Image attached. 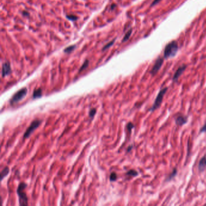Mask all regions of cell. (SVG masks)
<instances>
[{
    "label": "cell",
    "mask_w": 206,
    "mask_h": 206,
    "mask_svg": "<svg viewBox=\"0 0 206 206\" xmlns=\"http://www.w3.org/2000/svg\"><path fill=\"white\" fill-rule=\"evenodd\" d=\"M178 50V44L175 41H171L166 45L164 51V58L165 59H169L170 58H173L176 55Z\"/></svg>",
    "instance_id": "cell-1"
},
{
    "label": "cell",
    "mask_w": 206,
    "mask_h": 206,
    "mask_svg": "<svg viewBox=\"0 0 206 206\" xmlns=\"http://www.w3.org/2000/svg\"><path fill=\"white\" fill-rule=\"evenodd\" d=\"M27 184L24 183L20 184L17 189V193L19 196V200H20V204L21 205H27L28 204V198L26 193L24 192V189L26 188Z\"/></svg>",
    "instance_id": "cell-2"
},
{
    "label": "cell",
    "mask_w": 206,
    "mask_h": 206,
    "mask_svg": "<svg viewBox=\"0 0 206 206\" xmlns=\"http://www.w3.org/2000/svg\"><path fill=\"white\" fill-rule=\"evenodd\" d=\"M167 89H168L167 87H165V88L161 89V90L160 91V92L159 93V94H158L157 96V97H156V99L155 100V102H154V103L153 106L151 108H150V109H149L150 111L154 112L155 111V110L157 109L158 108H159L160 106H161L162 102H163L164 95H165L166 93L167 92Z\"/></svg>",
    "instance_id": "cell-3"
},
{
    "label": "cell",
    "mask_w": 206,
    "mask_h": 206,
    "mask_svg": "<svg viewBox=\"0 0 206 206\" xmlns=\"http://www.w3.org/2000/svg\"><path fill=\"white\" fill-rule=\"evenodd\" d=\"M27 93V89L26 88L21 89L20 91H18L17 93L15 94V95L12 97L11 100H10V103L11 104H14L21 100L26 97Z\"/></svg>",
    "instance_id": "cell-4"
},
{
    "label": "cell",
    "mask_w": 206,
    "mask_h": 206,
    "mask_svg": "<svg viewBox=\"0 0 206 206\" xmlns=\"http://www.w3.org/2000/svg\"><path fill=\"white\" fill-rule=\"evenodd\" d=\"M41 123V121L39 120H35L33 121L32 123H31L30 126L27 128V130H26V132L24 134V138H27L28 137L30 136V135L32 134V132L34 131L40 125Z\"/></svg>",
    "instance_id": "cell-5"
},
{
    "label": "cell",
    "mask_w": 206,
    "mask_h": 206,
    "mask_svg": "<svg viewBox=\"0 0 206 206\" xmlns=\"http://www.w3.org/2000/svg\"><path fill=\"white\" fill-rule=\"evenodd\" d=\"M163 58L159 57L157 59V61H155V64L154 65L151 72H150L152 76H155V75L157 73L158 71H159L160 70V68H161L162 65H163Z\"/></svg>",
    "instance_id": "cell-6"
},
{
    "label": "cell",
    "mask_w": 206,
    "mask_h": 206,
    "mask_svg": "<svg viewBox=\"0 0 206 206\" xmlns=\"http://www.w3.org/2000/svg\"><path fill=\"white\" fill-rule=\"evenodd\" d=\"M11 73V66L9 62H4L3 64V68H2V75L3 77L7 76Z\"/></svg>",
    "instance_id": "cell-7"
},
{
    "label": "cell",
    "mask_w": 206,
    "mask_h": 206,
    "mask_svg": "<svg viewBox=\"0 0 206 206\" xmlns=\"http://www.w3.org/2000/svg\"><path fill=\"white\" fill-rule=\"evenodd\" d=\"M186 65H185L181 66L178 68V70L176 71V72L175 73V74L174 75V77H173L174 82H176V81L178 80V78L181 76V74H183V73L184 71V70H186Z\"/></svg>",
    "instance_id": "cell-8"
},
{
    "label": "cell",
    "mask_w": 206,
    "mask_h": 206,
    "mask_svg": "<svg viewBox=\"0 0 206 206\" xmlns=\"http://www.w3.org/2000/svg\"><path fill=\"white\" fill-rule=\"evenodd\" d=\"M198 170L200 172L204 171L206 169V155H204L201 158L198 164Z\"/></svg>",
    "instance_id": "cell-9"
},
{
    "label": "cell",
    "mask_w": 206,
    "mask_h": 206,
    "mask_svg": "<svg viewBox=\"0 0 206 206\" xmlns=\"http://www.w3.org/2000/svg\"><path fill=\"white\" fill-rule=\"evenodd\" d=\"M187 122V117L186 116H179L175 118V123L179 126H183Z\"/></svg>",
    "instance_id": "cell-10"
},
{
    "label": "cell",
    "mask_w": 206,
    "mask_h": 206,
    "mask_svg": "<svg viewBox=\"0 0 206 206\" xmlns=\"http://www.w3.org/2000/svg\"><path fill=\"white\" fill-rule=\"evenodd\" d=\"M41 95H42V90H41V88L35 89L33 94V97L34 99L41 97Z\"/></svg>",
    "instance_id": "cell-11"
},
{
    "label": "cell",
    "mask_w": 206,
    "mask_h": 206,
    "mask_svg": "<svg viewBox=\"0 0 206 206\" xmlns=\"http://www.w3.org/2000/svg\"><path fill=\"white\" fill-rule=\"evenodd\" d=\"M9 169L7 167H6L1 172V180H2L6 175H7L8 174H9Z\"/></svg>",
    "instance_id": "cell-12"
},
{
    "label": "cell",
    "mask_w": 206,
    "mask_h": 206,
    "mask_svg": "<svg viewBox=\"0 0 206 206\" xmlns=\"http://www.w3.org/2000/svg\"><path fill=\"white\" fill-rule=\"evenodd\" d=\"M76 45H70V46L68 47H66L65 50H64V52L66 53H71V52H72L74 50L76 49Z\"/></svg>",
    "instance_id": "cell-13"
},
{
    "label": "cell",
    "mask_w": 206,
    "mask_h": 206,
    "mask_svg": "<svg viewBox=\"0 0 206 206\" xmlns=\"http://www.w3.org/2000/svg\"><path fill=\"white\" fill-rule=\"evenodd\" d=\"M176 174H177V169L174 168V170H173V171H172V173L169 175V176H168V178H167V179L166 180H167V181H168L171 180L172 178L175 176V175H176Z\"/></svg>",
    "instance_id": "cell-14"
},
{
    "label": "cell",
    "mask_w": 206,
    "mask_h": 206,
    "mask_svg": "<svg viewBox=\"0 0 206 206\" xmlns=\"http://www.w3.org/2000/svg\"><path fill=\"white\" fill-rule=\"evenodd\" d=\"M132 30H131V29H130V30H129L128 32L126 33V35H124L123 39L122 42H125V41L128 40L129 38H130V36H131V33H132Z\"/></svg>",
    "instance_id": "cell-15"
},
{
    "label": "cell",
    "mask_w": 206,
    "mask_h": 206,
    "mask_svg": "<svg viewBox=\"0 0 206 206\" xmlns=\"http://www.w3.org/2000/svg\"><path fill=\"white\" fill-rule=\"evenodd\" d=\"M89 65V61L88 60H86L84 62V63L83 64V65H82V66L80 68V70H79V72H81L82 71H84V70L86 69V68L88 67V66Z\"/></svg>",
    "instance_id": "cell-16"
},
{
    "label": "cell",
    "mask_w": 206,
    "mask_h": 206,
    "mask_svg": "<svg viewBox=\"0 0 206 206\" xmlns=\"http://www.w3.org/2000/svg\"><path fill=\"white\" fill-rule=\"evenodd\" d=\"M127 175H130V176H136L138 175V172H137L136 170H129V171L127 172Z\"/></svg>",
    "instance_id": "cell-17"
},
{
    "label": "cell",
    "mask_w": 206,
    "mask_h": 206,
    "mask_svg": "<svg viewBox=\"0 0 206 206\" xmlns=\"http://www.w3.org/2000/svg\"><path fill=\"white\" fill-rule=\"evenodd\" d=\"M114 42H115V39H114L113 41H111V42H109V43H108L107 45H105V46L103 47L102 50H103V51H105V50H107V49H108V48H109L111 46V45H113V44L114 43Z\"/></svg>",
    "instance_id": "cell-18"
},
{
    "label": "cell",
    "mask_w": 206,
    "mask_h": 206,
    "mask_svg": "<svg viewBox=\"0 0 206 206\" xmlns=\"http://www.w3.org/2000/svg\"><path fill=\"white\" fill-rule=\"evenodd\" d=\"M95 112H96V109L95 108H93V109H91L90 110V111L89 112V115L90 117H93L94 115L95 114Z\"/></svg>",
    "instance_id": "cell-19"
},
{
    "label": "cell",
    "mask_w": 206,
    "mask_h": 206,
    "mask_svg": "<svg viewBox=\"0 0 206 206\" xmlns=\"http://www.w3.org/2000/svg\"><path fill=\"white\" fill-rule=\"evenodd\" d=\"M134 124H133L132 123H131V122L128 123V124H127V126H126L127 130H128L129 131H130V132H131V130H132V129L134 128Z\"/></svg>",
    "instance_id": "cell-20"
},
{
    "label": "cell",
    "mask_w": 206,
    "mask_h": 206,
    "mask_svg": "<svg viewBox=\"0 0 206 206\" xmlns=\"http://www.w3.org/2000/svg\"><path fill=\"white\" fill-rule=\"evenodd\" d=\"M117 180V175L115 173H112L110 175V180L112 181H114Z\"/></svg>",
    "instance_id": "cell-21"
},
{
    "label": "cell",
    "mask_w": 206,
    "mask_h": 206,
    "mask_svg": "<svg viewBox=\"0 0 206 206\" xmlns=\"http://www.w3.org/2000/svg\"><path fill=\"white\" fill-rule=\"evenodd\" d=\"M66 18L71 21H76L78 19V17L74 15H67Z\"/></svg>",
    "instance_id": "cell-22"
},
{
    "label": "cell",
    "mask_w": 206,
    "mask_h": 206,
    "mask_svg": "<svg viewBox=\"0 0 206 206\" xmlns=\"http://www.w3.org/2000/svg\"><path fill=\"white\" fill-rule=\"evenodd\" d=\"M199 132L200 133H203V132H206V123L204 124V125L202 128H201L200 131H199Z\"/></svg>",
    "instance_id": "cell-23"
},
{
    "label": "cell",
    "mask_w": 206,
    "mask_h": 206,
    "mask_svg": "<svg viewBox=\"0 0 206 206\" xmlns=\"http://www.w3.org/2000/svg\"><path fill=\"white\" fill-rule=\"evenodd\" d=\"M160 1H161V0H154V1H153V3H152L151 6H155V4H157V3H159Z\"/></svg>",
    "instance_id": "cell-24"
},
{
    "label": "cell",
    "mask_w": 206,
    "mask_h": 206,
    "mask_svg": "<svg viewBox=\"0 0 206 206\" xmlns=\"http://www.w3.org/2000/svg\"><path fill=\"white\" fill-rule=\"evenodd\" d=\"M116 7V5L115 4H112V5L111 6V9L112 10V9H114V8H115Z\"/></svg>",
    "instance_id": "cell-25"
},
{
    "label": "cell",
    "mask_w": 206,
    "mask_h": 206,
    "mask_svg": "<svg viewBox=\"0 0 206 206\" xmlns=\"http://www.w3.org/2000/svg\"><path fill=\"white\" fill-rule=\"evenodd\" d=\"M23 14L25 16H28V15H29V13H27V12H23Z\"/></svg>",
    "instance_id": "cell-26"
},
{
    "label": "cell",
    "mask_w": 206,
    "mask_h": 206,
    "mask_svg": "<svg viewBox=\"0 0 206 206\" xmlns=\"http://www.w3.org/2000/svg\"><path fill=\"white\" fill-rule=\"evenodd\" d=\"M132 147V146H130V147H129V149H128V152L130 151V150H131V149H132V148H131V147Z\"/></svg>",
    "instance_id": "cell-27"
}]
</instances>
